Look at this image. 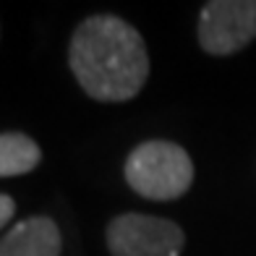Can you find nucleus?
<instances>
[{
    "instance_id": "nucleus-5",
    "label": "nucleus",
    "mask_w": 256,
    "mask_h": 256,
    "mask_svg": "<svg viewBox=\"0 0 256 256\" xmlns=\"http://www.w3.org/2000/svg\"><path fill=\"white\" fill-rule=\"evenodd\" d=\"M60 230L48 217H29L0 238V256H60Z\"/></svg>"
},
{
    "instance_id": "nucleus-1",
    "label": "nucleus",
    "mask_w": 256,
    "mask_h": 256,
    "mask_svg": "<svg viewBox=\"0 0 256 256\" xmlns=\"http://www.w3.org/2000/svg\"><path fill=\"white\" fill-rule=\"evenodd\" d=\"M68 63L92 100L126 102L142 92L149 76L146 44L128 21L118 16H92L74 32Z\"/></svg>"
},
{
    "instance_id": "nucleus-6",
    "label": "nucleus",
    "mask_w": 256,
    "mask_h": 256,
    "mask_svg": "<svg viewBox=\"0 0 256 256\" xmlns=\"http://www.w3.org/2000/svg\"><path fill=\"white\" fill-rule=\"evenodd\" d=\"M40 146L26 134H0V178L24 176L40 165Z\"/></svg>"
},
{
    "instance_id": "nucleus-3",
    "label": "nucleus",
    "mask_w": 256,
    "mask_h": 256,
    "mask_svg": "<svg viewBox=\"0 0 256 256\" xmlns=\"http://www.w3.org/2000/svg\"><path fill=\"white\" fill-rule=\"evenodd\" d=\"M183 230L162 217L118 214L108 228V248L112 256H180Z\"/></svg>"
},
{
    "instance_id": "nucleus-4",
    "label": "nucleus",
    "mask_w": 256,
    "mask_h": 256,
    "mask_svg": "<svg viewBox=\"0 0 256 256\" xmlns=\"http://www.w3.org/2000/svg\"><path fill=\"white\" fill-rule=\"evenodd\" d=\"M256 40V0H209L199 16V44L209 55H232Z\"/></svg>"
},
{
    "instance_id": "nucleus-7",
    "label": "nucleus",
    "mask_w": 256,
    "mask_h": 256,
    "mask_svg": "<svg viewBox=\"0 0 256 256\" xmlns=\"http://www.w3.org/2000/svg\"><path fill=\"white\" fill-rule=\"evenodd\" d=\"M14 212H16L14 199H10L8 194H0V230H3V228L8 225V220L14 217Z\"/></svg>"
},
{
    "instance_id": "nucleus-2",
    "label": "nucleus",
    "mask_w": 256,
    "mask_h": 256,
    "mask_svg": "<svg viewBox=\"0 0 256 256\" xmlns=\"http://www.w3.org/2000/svg\"><path fill=\"white\" fill-rule=\"evenodd\" d=\"M126 180L144 199L170 202L191 188L194 162L180 144L144 142L126 160Z\"/></svg>"
}]
</instances>
